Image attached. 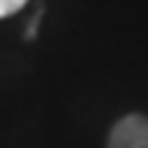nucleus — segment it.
Instances as JSON below:
<instances>
[{"instance_id": "obj_1", "label": "nucleus", "mask_w": 148, "mask_h": 148, "mask_svg": "<svg viewBox=\"0 0 148 148\" xmlns=\"http://www.w3.org/2000/svg\"><path fill=\"white\" fill-rule=\"evenodd\" d=\"M109 148H148V118L124 115L109 133Z\"/></svg>"}, {"instance_id": "obj_2", "label": "nucleus", "mask_w": 148, "mask_h": 148, "mask_svg": "<svg viewBox=\"0 0 148 148\" xmlns=\"http://www.w3.org/2000/svg\"><path fill=\"white\" fill-rule=\"evenodd\" d=\"M24 3H27V0H0V18H6V15H12V12H18Z\"/></svg>"}]
</instances>
